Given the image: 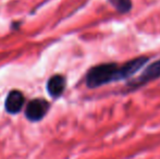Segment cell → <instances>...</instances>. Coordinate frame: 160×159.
<instances>
[{
	"label": "cell",
	"mask_w": 160,
	"mask_h": 159,
	"mask_svg": "<svg viewBox=\"0 0 160 159\" xmlns=\"http://www.w3.org/2000/svg\"><path fill=\"white\" fill-rule=\"evenodd\" d=\"M120 81V66L117 62H106L92 67L85 75L88 88H98L112 82Z\"/></svg>",
	"instance_id": "obj_1"
},
{
	"label": "cell",
	"mask_w": 160,
	"mask_h": 159,
	"mask_svg": "<svg viewBox=\"0 0 160 159\" xmlns=\"http://www.w3.org/2000/svg\"><path fill=\"white\" fill-rule=\"evenodd\" d=\"M159 77H160V59L146 67L145 70L142 72V74L137 79L130 81L128 83V91L137 89L139 87L144 86L145 84H147V83L152 82V81L159 79Z\"/></svg>",
	"instance_id": "obj_2"
},
{
	"label": "cell",
	"mask_w": 160,
	"mask_h": 159,
	"mask_svg": "<svg viewBox=\"0 0 160 159\" xmlns=\"http://www.w3.org/2000/svg\"><path fill=\"white\" fill-rule=\"evenodd\" d=\"M49 108H50V105L47 100L42 99V98H36L28 102L26 106L25 117L26 119L32 122H37L46 116Z\"/></svg>",
	"instance_id": "obj_3"
},
{
	"label": "cell",
	"mask_w": 160,
	"mask_h": 159,
	"mask_svg": "<svg viewBox=\"0 0 160 159\" xmlns=\"http://www.w3.org/2000/svg\"><path fill=\"white\" fill-rule=\"evenodd\" d=\"M149 61V58L145 56H139L134 59H131L124 62L120 66V81L128 80L133 77L136 72H138L147 62Z\"/></svg>",
	"instance_id": "obj_4"
},
{
	"label": "cell",
	"mask_w": 160,
	"mask_h": 159,
	"mask_svg": "<svg viewBox=\"0 0 160 159\" xmlns=\"http://www.w3.org/2000/svg\"><path fill=\"white\" fill-rule=\"evenodd\" d=\"M24 102H25V98H24L23 94L20 91L13 89L8 94L6 98V102H4L6 111L10 115H17L23 108Z\"/></svg>",
	"instance_id": "obj_5"
},
{
	"label": "cell",
	"mask_w": 160,
	"mask_h": 159,
	"mask_svg": "<svg viewBox=\"0 0 160 159\" xmlns=\"http://www.w3.org/2000/svg\"><path fill=\"white\" fill-rule=\"evenodd\" d=\"M65 86H67L65 77L60 74L52 75L47 82V91H48V94L52 98L60 97L63 94Z\"/></svg>",
	"instance_id": "obj_6"
},
{
	"label": "cell",
	"mask_w": 160,
	"mask_h": 159,
	"mask_svg": "<svg viewBox=\"0 0 160 159\" xmlns=\"http://www.w3.org/2000/svg\"><path fill=\"white\" fill-rule=\"evenodd\" d=\"M114 8L119 11V12H128L130 11L131 7H132V2L131 0H112Z\"/></svg>",
	"instance_id": "obj_7"
}]
</instances>
